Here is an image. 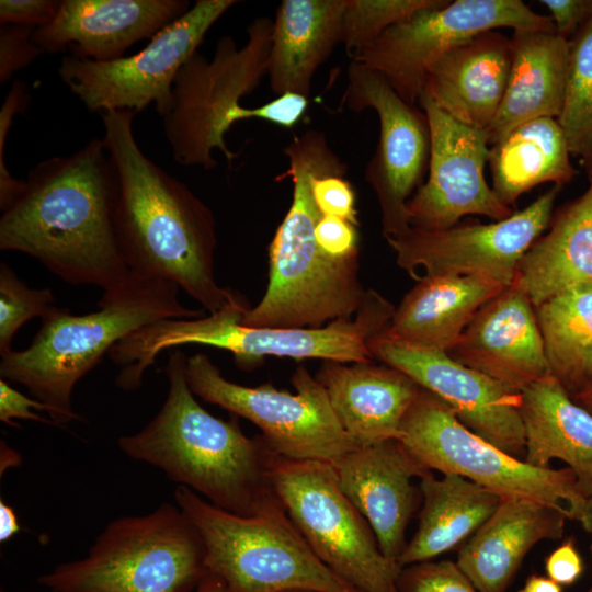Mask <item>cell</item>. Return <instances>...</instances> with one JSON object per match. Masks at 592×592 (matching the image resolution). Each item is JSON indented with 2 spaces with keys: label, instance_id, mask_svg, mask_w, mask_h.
Here are the masks:
<instances>
[{
  "label": "cell",
  "instance_id": "41",
  "mask_svg": "<svg viewBox=\"0 0 592 592\" xmlns=\"http://www.w3.org/2000/svg\"><path fill=\"white\" fill-rule=\"evenodd\" d=\"M61 0H1L0 25H21L35 30L48 25Z\"/></svg>",
  "mask_w": 592,
  "mask_h": 592
},
{
  "label": "cell",
  "instance_id": "32",
  "mask_svg": "<svg viewBox=\"0 0 592 592\" xmlns=\"http://www.w3.org/2000/svg\"><path fill=\"white\" fill-rule=\"evenodd\" d=\"M549 374L574 395L592 349V282L570 286L534 307Z\"/></svg>",
  "mask_w": 592,
  "mask_h": 592
},
{
  "label": "cell",
  "instance_id": "4",
  "mask_svg": "<svg viewBox=\"0 0 592 592\" xmlns=\"http://www.w3.org/2000/svg\"><path fill=\"white\" fill-rule=\"evenodd\" d=\"M185 365L182 351L170 353L164 403L145 428L121 436L118 447L221 510L255 515L275 494L267 477L271 449L262 435L243 433L239 417L225 421L207 412L187 385Z\"/></svg>",
  "mask_w": 592,
  "mask_h": 592
},
{
  "label": "cell",
  "instance_id": "56",
  "mask_svg": "<svg viewBox=\"0 0 592 592\" xmlns=\"http://www.w3.org/2000/svg\"><path fill=\"white\" fill-rule=\"evenodd\" d=\"M392 592H397L396 589Z\"/></svg>",
  "mask_w": 592,
  "mask_h": 592
},
{
  "label": "cell",
  "instance_id": "50",
  "mask_svg": "<svg viewBox=\"0 0 592 592\" xmlns=\"http://www.w3.org/2000/svg\"><path fill=\"white\" fill-rule=\"evenodd\" d=\"M582 527L587 533L592 536V489L587 494L585 506L583 511V516L580 521Z\"/></svg>",
  "mask_w": 592,
  "mask_h": 592
},
{
  "label": "cell",
  "instance_id": "43",
  "mask_svg": "<svg viewBox=\"0 0 592 592\" xmlns=\"http://www.w3.org/2000/svg\"><path fill=\"white\" fill-rule=\"evenodd\" d=\"M33 410L47 412V407L24 394L18 391L10 386L9 382L0 378V421L11 426H19L14 419L33 420L37 422L50 423V419H46Z\"/></svg>",
  "mask_w": 592,
  "mask_h": 592
},
{
  "label": "cell",
  "instance_id": "52",
  "mask_svg": "<svg viewBox=\"0 0 592 592\" xmlns=\"http://www.w3.org/2000/svg\"><path fill=\"white\" fill-rule=\"evenodd\" d=\"M285 592H317V591H308V590H291Z\"/></svg>",
  "mask_w": 592,
  "mask_h": 592
},
{
  "label": "cell",
  "instance_id": "22",
  "mask_svg": "<svg viewBox=\"0 0 592 592\" xmlns=\"http://www.w3.org/2000/svg\"><path fill=\"white\" fill-rule=\"evenodd\" d=\"M511 59V37L485 31L429 68L422 94L456 121L487 130L504 96Z\"/></svg>",
  "mask_w": 592,
  "mask_h": 592
},
{
  "label": "cell",
  "instance_id": "9",
  "mask_svg": "<svg viewBox=\"0 0 592 592\" xmlns=\"http://www.w3.org/2000/svg\"><path fill=\"white\" fill-rule=\"evenodd\" d=\"M273 20L257 18L247 27V42L221 36L207 59L198 52L180 68L174 79L171 111L162 117L163 132L177 163L217 167L213 150L231 163L239 155L230 150L225 136L239 121L240 100L252 93L267 75Z\"/></svg>",
  "mask_w": 592,
  "mask_h": 592
},
{
  "label": "cell",
  "instance_id": "38",
  "mask_svg": "<svg viewBox=\"0 0 592 592\" xmlns=\"http://www.w3.org/2000/svg\"><path fill=\"white\" fill-rule=\"evenodd\" d=\"M345 173L325 172L314 177L311 190L320 213L345 219L355 226L360 225L355 208V193Z\"/></svg>",
  "mask_w": 592,
  "mask_h": 592
},
{
  "label": "cell",
  "instance_id": "13",
  "mask_svg": "<svg viewBox=\"0 0 592 592\" xmlns=\"http://www.w3.org/2000/svg\"><path fill=\"white\" fill-rule=\"evenodd\" d=\"M238 1L197 0L163 27L140 52L112 61L65 56L58 75L70 92L93 113H139L155 104L164 117L172 107L174 79L197 53L210 27Z\"/></svg>",
  "mask_w": 592,
  "mask_h": 592
},
{
  "label": "cell",
  "instance_id": "53",
  "mask_svg": "<svg viewBox=\"0 0 592 592\" xmlns=\"http://www.w3.org/2000/svg\"><path fill=\"white\" fill-rule=\"evenodd\" d=\"M590 550H591V554H592V536H591V546H590Z\"/></svg>",
  "mask_w": 592,
  "mask_h": 592
},
{
  "label": "cell",
  "instance_id": "8",
  "mask_svg": "<svg viewBox=\"0 0 592 592\" xmlns=\"http://www.w3.org/2000/svg\"><path fill=\"white\" fill-rule=\"evenodd\" d=\"M202 536L178 506L112 521L86 557L37 578L52 592H195L209 573Z\"/></svg>",
  "mask_w": 592,
  "mask_h": 592
},
{
  "label": "cell",
  "instance_id": "30",
  "mask_svg": "<svg viewBox=\"0 0 592 592\" xmlns=\"http://www.w3.org/2000/svg\"><path fill=\"white\" fill-rule=\"evenodd\" d=\"M422 505L413 537L399 566L433 560L462 546L494 512L502 498L455 474L420 479Z\"/></svg>",
  "mask_w": 592,
  "mask_h": 592
},
{
  "label": "cell",
  "instance_id": "36",
  "mask_svg": "<svg viewBox=\"0 0 592 592\" xmlns=\"http://www.w3.org/2000/svg\"><path fill=\"white\" fill-rule=\"evenodd\" d=\"M397 592H479L456 561L428 560L401 568Z\"/></svg>",
  "mask_w": 592,
  "mask_h": 592
},
{
  "label": "cell",
  "instance_id": "12",
  "mask_svg": "<svg viewBox=\"0 0 592 592\" xmlns=\"http://www.w3.org/2000/svg\"><path fill=\"white\" fill-rule=\"evenodd\" d=\"M185 377L194 395L255 424L280 456L332 464L358 448L340 424L323 386L304 366L292 376L296 394L270 383L247 387L230 382L204 353L186 357Z\"/></svg>",
  "mask_w": 592,
  "mask_h": 592
},
{
  "label": "cell",
  "instance_id": "48",
  "mask_svg": "<svg viewBox=\"0 0 592 592\" xmlns=\"http://www.w3.org/2000/svg\"><path fill=\"white\" fill-rule=\"evenodd\" d=\"M571 398L592 414V379L589 380L578 392L571 396Z\"/></svg>",
  "mask_w": 592,
  "mask_h": 592
},
{
  "label": "cell",
  "instance_id": "35",
  "mask_svg": "<svg viewBox=\"0 0 592 592\" xmlns=\"http://www.w3.org/2000/svg\"><path fill=\"white\" fill-rule=\"evenodd\" d=\"M50 288H31L5 263L0 264V355L12 351L16 331L34 317L43 318L54 306Z\"/></svg>",
  "mask_w": 592,
  "mask_h": 592
},
{
  "label": "cell",
  "instance_id": "24",
  "mask_svg": "<svg viewBox=\"0 0 592 592\" xmlns=\"http://www.w3.org/2000/svg\"><path fill=\"white\" fill-rule=\"evenodd\" d=\"M565 508L530 499H502L458 550L457 565L479 592H506L528 551L562 537Z\"/></svg>",
  "mask_w": 592,
  "mask_h": 592
},
{
  "label": "cell",
  "instance_id": "55",
  "mask_svg": "<svg viewBox=\"0 0 592 592\" xmlns=\"http://www.w3.org/2000/svg\"><path fill=\"white\" fill-rule=\"evenodd\" d=\"M1 592H7V591L1 590ZM27 592H34V591H27Z\"/></svg>",
  "mask_w": 592,
  "mask_h": 592
},
{
  "label": "cell",
  "instance_id": "15",
  "mask_svg": "<svg viewBox=\"0 0 592 592\" xmlns=\"http://www.w3.org/2000/svg\"><path fill=\"white\" fill-rule=\"evenodd\" d=\"M560 190L554 185L502 220L459 221L441 230L411 227L386 240L398 266L414 278L422 269L423 276H486L510 286L521 258L548 228Z\"/></svg>",
  "mask_w": 592,
  "mask_h": 592
},
{
  "label": "cell",
  "instance_id": "17",
  "mask_svg": "<svg viewBox=\"0 0 592 592\" xmlns=\"http://www.w3.org/2000/svg\"><path fill=\"white\" fill-rule=\"evenodd\" d=\"M430 128L428 179L407 203L410 227L441 230L468 215L498 221L514 212L504 205L485 177L490 144L488 133L465 125L425 94L418 101Z\"/></svg>",
  "mask_w": 592,
  "mask_h": 592
},
{
  "label": "cell",
  "instance_id": "6",
  "mask_svg": "<svg viewBox=\"0 0 592 592\" xmlns=\"http://www.w3.org/2000/svg\"><path fill=\"white\" fill-rule=\"evenodd\" d=\"M244 297L198 318H166L145 326L111 351L126 379L139 384L159 353L184 344L230 351L238 366L251 368L264 356L321 358L341 363L373 361L368 342L389 325L395 306L367 289L355 318L337 319L320 328H253L240 323L249 309Z\"/></svg>",
  "mask_w": 592,
  "mask_h": 592
},
{
  "label": "cell",
  "instance_id": "5",
  "mask_svg": "<svg viewBox=\"0 0 592 592\" xmlns=\"http://www.w3.org/2000/svg\"><path fill=\"white\" fill-rule=\"evenodd\" d=\"M178 292L171 282L130 272L104 292L95 311L72 315L53 306L25 350L1 356L0 378L23 385L47 407L54 424L78 420L73 388L116 343L161 319L203 316L204 309L183 306Z\"/></svg>",
  "mask_w": 592,
  "mask_h": 592
},
{
  "label": "cell",
  "instance_id": "3",
  "mask_svg": "<svg viewBox=\"0 0 592 592\" xmlns=\"http://www.w3.org/2000/svg\"><path fill=\"white\" fill-rule=\"evenodd\" d=\"M291 178V206L269 247L270 274L262 299L247 309L240 323L253 328H320L350 319L366 291L358 278V254L335 258L325 252L315 236L321 217L314 200V177L346 171L325 135L308 129L284 148Z\"/></svg>",
  "mask_w": 592,
  "mask_h": 592
},
{
  "label": "cell",
  "instance_id": "26",
  "mask_svg": "<svg viewBox=\"0 0 592 592\" xmlns=\"http://www.w3.org/2000/svg\"><path fill=\"white\" fill-rule=\"evenodd\" d=\"M504 96L487 129L490 146L519 125L560 116L569 68V41L548 30H514Z\"/></svg>",
  "mask_w": 592,
  "mask_h": 592
},
{
  "label": "cell",
  "instance_id": "31",
  "mask_svg": "<svg viewBox=\"0 0 592 592\" xmlns=\"http://www.w3.org/2000/svg\"><path fill=\"white\" fill-rule=\"evenodd\" d=\"M570 157L556 118L525 122L490 146L488 163L492 190L511 207L522 194L539 184L562 187L576 174Z\"/></svg>",
  "mask_w": 592,
  "mask_h": 592
},
{
  "label": "cell",
  "instance_id": "21",
  "mask_svg": "<svg viewBox=\"0 0 592 592\" xmlns=\"http://www.w3.org/2000/svg\"><path fill=\"white\" fill-rule=\"evenodd\" d=\"M191 7L187 0H61L55 19L34 31L33 42L44 53L112 61Z\"/></svg>",
  "mask_w": 592,
  "mask_h": 592
},
{
  "label": "cell",
  "instance_id": "19",
  "mask_svg": "<svg viewBox=\"0 0 592 592\" xmlns=\"http://www.w3.org/2000/svg\"><path fill=\"white\" fill-rule=\"evenodd\" d=\"M332 465L341 490L369 523L382 553L397 561L407 545V526L422 501L412 480L433 471L399 440L358 447Z\"/></svg>",
  "mask_w": 592,
  "mask_h": 592
},
{
  "label": "cell",
  "instance_id": "40",
  "mask_svg": "<svg viewBox=\"0 0 592 592\" xmlns=\"http://www.w3.org/2000/svg\"><path fill=\"white\" fill-rule=\"evenodd\" d=\"M356 227L345 219L321 215L315 228L316 240L321 249L332 257L358 254Z\"/></svg>",
  "mask_w": 592,
  "mask_h": 592
},
{
  "label": "cell",
  "instance_id": "2",
  "mask_svg": "<svg viewBox=\"0 0 592 592\" xmlns=\"http://www.w3.org/2000/svg\"><path fill=\"white\" fill-rule=\"evenodd\" d=\"M100 115L102 140L117 173L115 225L128 270L175 284L208 314L243 297L215 280L214 214L185 183L143 152L133 130L136 113Z\"/></svg>",
  "mask_w": 592,
  "mask_h": 592
},
{
  "label": "cell",
  "instance_id": "47",
  "mask_svg": "<svg viewBox=\"0 0 592 592\" xmlns=\"http://www.w3.org/2000/svg\"><path fill=\"white\" fill-rule=\"evenodd\" d=\"M516 592H563L562 587L547 576L531 574Z\"/></svg>",
  "mask_w": 592,
  "mask_h": 592
},
{
  "label": "cell",
  "instance_id": "14",
  "mask_svg": "<svg viewBox=\"0 0 592 592\" xmlns=\"http://www.w3.org/2000/svg\"><path fill=\"white\" fill-rule=\"evenodd\" d=\"M501 27L556 31L549 15L534 12L521 0H445L389 27L352 60L382 75L414 105L439 58L479 33Z\"/></svg>",
  "mask_w": 592,
  "mask_h": 592
},
{
  "label": "cell",
  "instance_id": "20",
  "mask_svg": "<svg viewBox=\"0 0 592 592\" xmlns=\"http://www.w3.org/2000/svg\"><path fill=\"white\" fill-rule=\"evenodd\" d=\"M447 354L517 392L549 374L534 306L514 281L478 309Z\"/></svg>",
  "mask_w": 592,
  "mask_h": 592
},
{
  "label": "cell",
  "instance_id": "45",
  "mask_svg": "<svg viewBox=\"0 0 592 592\" xmlns=\"http://www.w3.org/2000/svg\"><path fill=\"white\" fill-rule=\"evenodd\" d=\"M547 577L561 587L573 584L583 573V559L572 538L556 547L545 559Z\"/></svg>",
  "mask_w": 592,
  "mask_h": 592
},
{
  "label": "cell",
  "instance_id": "37",
  "mask_svg": "<svg viewBox=\"0 0 592 592\" xmlns=\"http://www.w3.org/2000/svg\"><path fill=\"white\" fill-rule=\"evenodd\" d=\"M31 103V94L26 84L20 80L13 81L0 109V209L8 208L22 193L24 180L13 178L4 160V148L13 118L22 113Z\"/></svg>",
  "mask_w": 592,
  "mask_h": 592
},
{
  "label": "cell",
  "instance_id": "10",
  "mask_svg": "<svg viewBox=\"0 0 592 592\" xmlns=\"http://www.w3.org/2000/svg\"><path fill=\"white\" fill-rule=\"evenodd\" d=\"M399 441L426 468L462 476L502 499H530L565 508L581 521L587 497L569 467L539 468L487 442L437 396L420 387Z\"/></svg>",
  "mask_w": 592,
  "mask_h": 592
},
{
  "label": "cell",
  "instance_id": "29",
  "mask_svg": "<svg viewBox=\"0 0 592 592\" xmlns=\"http://www.w3.org/2000/svg\"><path fill=\"white\" fill-rule=\"evenodd\" d=\"M547 229L521 258L514 276L534 307L592 282V179L580 196L553 214Z\"/></svg>",
  "mask_w": 592,
  "mask_h": 592
},
{
  "label": "cell",
  "instance_id": "23",
  "mask_svg": "<svg viewBox=\"0 0 592 592\" xmlns=\"http://www.w3.org/2000/svg\"><path fill=\"white\" fill-rule=\"evenodd\" d=\"M317 380L346 434L358 447L400 439V426L420 386L405 373L373 361H326Z\"/></svg>",
  "mask_w": 592,
  "mask_h": 592
},
{
  "label": "cell",
  "instance_id": "16",
  "mask_svg": "<svg viewBox=\"0 0 592 592\" xmlns=\"http://www.w3.org/2000/svg\"><path fill=\"white\" fill-rule=\"evenodd\" d=\"M341 106L354 112L373 109L378 115L379 139L365 180L378 201L384 237L402 236L411 228L407 203L429 167L426 115L405 102L382 75L354 60Z\"/></svg>",
  "mask_w": 592,
  "mask_h": 592
},
{
  "label": "cell",
  "instance_id": "44",
  "mask_svg": "<svg viewBox=\"0 0 592 592\" xmlns=\"http://www.w3.org/2000/svg\"><path fill=\"white\" fill-rule=\"evenodd\" d=\"M547 8L556 33L570 39L592 14V0H540Z\"/></svg>",
  "mask_w": 592,
  "mask_h": 592
},
{
  "label": "cell",
  "instance_id": "42",
  "mask_svg": "<svg viewBox=\"0 0 592 592\" xmlns=\"http://www.w3.org/2000/svg\"><path fill=\"white\" fill-rule=\"evenodd\" d=\"M308 98L296 93H284L265 104L248 109L242 107L239 121L258 118L275 125L292 128L306 112Z\"/></svg>",
  "mask_w": 592,
  "mask_h": 592
},
{
  "label": "cell",
  "instance_id": "1",
  "mask_svg": "<svg viewBox=\"0 0 592 592\" xmlns=\"http://www.w3.org/2000/svg\"><path fill=\"white\" fill-rule=\"evenodd\" d=\"M19 197L1 213L0 249L35 258L72 285L104 292L130 271L115 225L118 180L102 139L29 171Z\"/></svg>",
  "mask_w": 592,
  "mask_h": 592
},
{
  "label": "cell",
  "instance_id": "39",
  "mask_svg": "<svg viewBox=\"0 0 592 592\" xmlns=\"http://www.w3.org/2000/svg\"><path fill=\"white\" fill-rule=\"evenodd\" d=\"M35 29L21 25L0 27V83L8 82L44 52L33 42Z\"/></svg>",
  "mask_w": 592,
  "mask_h": 592
},
{
  "label": "cell",
  "instance_id": "28",
  "mask_svg": "<svg viewBox=\"0 0 592 592\" xmlns=\"http://www.w3.org/2000/svg\"><path fill=\"white\" fill-rule=\"evenodd\" d=\"M348 0H283L273 20L267 75L272 91L308 98L316 70L342 42Z\"/></svg>",
  "mask_w": 592,
  "mask_h": 592
},
{
  "label": "cell",
  "instance_id": "46",
  "mask_svg": "<svg viewBox=\"0 0 592 592\" xmlns=\"http://www.w3.org/2000/svg\"><path fill=\"white\" fill-rule=\"evenodd\" d=\"M20 531L14 509L0 500V542H7Z\"/></svg>",
  "mask_w": 592,
  "mask_h": 592
},
{
  "label": "cell",
  "instance_id": "27",
  "mask_svg": "<svg viewBox=\"0 0 592 592\" xmlns=\"http://www.w3.org/2000/svg\"><path fill=\"white\" fill-rule=\"evenodd\" d=\"M524 462L548 468L563 462L587 497L592 489V414L579 406L550 374L521 391Z\"/></svg>",
  "mask_w": 592,
  "mask_h": 592
},
{
  "label": "cell",
  "instance_id": "11",
  "mask_svg": "<svg viewBox=\"0 0 592 592\" xmlns=\"http://www.w3.org/2000/svg\"><path fill=\"white\" fill-rule=\"evenodd\" d=\"M267 477L314 554L361 592H392L401 567L380 550L367 520L341 490L333 465L271 451Z\"/></svg>",
  "mask_w": 592,
  "mask_h": 592
},
{
  "label": "cell",
  "instance_id": "7",
  "mask_svg": "<svg viewBox=\"0 0 592 592\" xmlns=\"http://www.w3.org/2000/svg\"><path fill=\"white\" fill-rule=\"evenodd\" d=\"M174 498L202 536L208 572L227 592H361L314 554L276 494L252 516L221 510L183 486Z\"/></svg>",
  "mask_w": 592,
  "mask_h": 592
},
{
  "label": "cell",
  "instance_id": "51",
  "mask_svg": "<svg viewBox=\"0 0 592 592\" xmlns=\"http://www.w3.org/2000/svg\"><path fill=\"white\" fill-rule=\"evenodd\" d=\"M592 379V349L587 354L581 369V388ZM580 388V389H581ZM579 389V390H580ZM578 392V391H577ZM573 396V395H572Z\"/></svg>",
  "mask_w": 592,
  "mask_h": 592
},
{
  "label": "cell",
  "instance_id": "25",
  "mask_svg": "<svg viewBox=\"0 0 592 592\" xmlns=\"http://www.w3.org/2000/svg\"><path fill=\"white\" fill-rule=\"evenodd\" d=\"M506 287L486 276H420L380 334L447 353L478 309Z\"/></svg>",
  "mask_w": 592,
  "mask_h": 592
},
{
  "label": "cell",
  "instance_id": "34",
  "mask_svg": "<svg viewBox=\"0 0 592 592\" xmlns=\"http://www.w3.org/2000/svg\"><path fill=\"white\" fill-rule=\"evenodd\" d=\"M445 0H348L343 16L342 42L354 58L386 30L418 11Z\"/></svg>",
  "mask_w": 592,
  "mask_h": 592
},
{
  "label": "cell",
  "instance_id": "18",
  "mask_svg": "<svg viewBox=\"0 0 592 592\" xmlns=\"http://www.w3.org/2000/svg\"><path fill=\"white\" fill-rule=\"evenodd\" d=\"M374 358L391 366L442 399L470 431L524 460L521 392L453 360L378 334L369 340Z\"/></svg>",
  "mask_w": 592,
  "mask_h": 592
},
{
  "label": "cell",
  "instance_id": "54",
  "mask_svg": "<svg viewBox=\"0 0 592 592\" xmlns=\"http://www.w3.org/2000/svg\"><path fill=\"white\" fill-rule=\"evenodd\" d=\"M587 592H592V585L588 589Z\"/></svg>",
  "mask_w": 592,
  "mask_h": 592
},
{
  "label": "cell",
  "instance_id": "49",
  "mask_svg": "<svg viewBox=\"0 0 592 592\" xmlns=\"http://www.w3.org/2000/svg\"><path fill=\"white\" fill-rule=\"evenodd\" d=\"M195 592H227L224 582L208 573L200 583Z\"/></svg>",
  "mask_w": 592,
  "mask_h": 592
},
{
  "label": "cell",
  "instance_id": "33",
  "mask_svg": "<svg viewBox=\"0 0 592 592\" xmlns=\"http://www.w3.org/2000/svg\"><path fill=\"white\" fill-rule=\"evenodd\" d=\"M565 99L557 118L571 157L592 179V14L569 39Z\"/></svg>",
  "mask_w": 592,
  "mask_h": 592
}]
</instances>
